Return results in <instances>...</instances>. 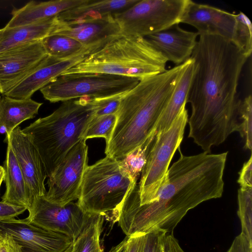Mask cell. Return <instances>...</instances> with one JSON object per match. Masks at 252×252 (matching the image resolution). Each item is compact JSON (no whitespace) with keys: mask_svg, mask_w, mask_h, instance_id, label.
Wrapping results in <instances>:
<instances>
[{"mask_svg":"<svg viewBox=\"0 0 252 252\" xmlns=\"http://www.w3.org/2000/svg\"><path fill=\"white\" fill-rule=\"evenodd\" d=\"M42 104L31 98L18 99L4 95L0 96V128L6 133V137L21 123L33 118Z\"/></svg>","mask_w":252,"mask_h":252,"instance_id":"603a6c76","label":"cell"},{"mask_svg":"<svg viewBox=\"0 0 252 252\" xmlns=\"http://www.w3.org/2000/svg\"><path fill=\"white\" fill-rule=\"evenodd\" d=\"M187 62L140 80L123 97L114 129L106 144L107 156L121 160L148 140H153L159 118Z\"/></svg>","mask_w":252,"mask_h":252,"instance_id":"3957f363","label":"cell"},{"mask_svg":"<svg viewBox=\"0 0 252 252\" xmlns=\"http://www.w3.org/2000/svg\"><path fill=\"white\" fill-rule=\"evenodd\" d=\"M127 238L128 236H126L118 245L112 248L108 252H124Z\"/></svg>","mask_w":252,"mask_h":252,"instance_id":"ab89813d","label":"cell"},{"mask_svg":"<svg viewBox=\"0 0 252 252\" xmlns=\"http://www.w3.org/2000/svg\"><path fill=\"white\" fill-rule=\"evenodd\" d=\"M193 71V63L188 60L175 89L163 110L154 132V137L168 130L179 114L186 100Z\"/></svg>","mask_w":252,"mask_h":252,"instance_id":"cb8c5ba5","label":"cell"},{"mask_svg":"<svg viewBox=\"0 0 252 252\" xmlns=\"http://www.w3.org/2000/svg\"><path fill=\"white\" fill-rule=\"evenodd\" d=\"M47 56L41 40L0 53V84L3 94L21 82Z\"/></svg>","mask_w":252,"mask_h":252,"instance_id":"5bb4252c","label":"cell"},{"mask_svg":"<svg viewBox=\"0 0 252 252\" xmlns=\"http://www.w3.org/2000/svg\"><path fill=\"white\" fill-rule=\"evenodd\" d=\"M65 252H73V244Z\"/></svg>","mask_w":252,"mask_h":252,"instance_id":"ee69618b","label":"cell"},{"mask_svg":"<svg viewBox=\"0 0 252 252\" xmlns=\"http://www.w3.org/2000/svg\"><path fill=\"white\" fill-rule=\"evenodd\" d=\"M139 0H86L77 6L56 16L58 20L74 22L102 18L123 11Z\"/></svg>","mask_w":252,"mask_h":252,"instance_id":"44dd1931","label":"cell"},{"mask_svg":"<svg viewBox=\"0 0 252 252\" xmlns=\"http://www.w3.org/2000/svg\"><path fill=\"white\" fill-rule=\"evenodd\" d=\"M0 252H23L21 245L10 234L4 233L0 243Z\"/></svg>","mask_w":252,"mask_h":252,"instance_id":"74e56055","label":"cell"},{"mask_svg":"<svg viewBox=\"0 0 252 252\" xmlns=\"http://www.w3.org/2000/svg\"><path fill=\"white\" fill-rule=\"evenodd\" d=\"M119 24L114 15L99 18L74 22L58 20L49 34H59L71 37L86 46L108 42L121 34Z\"/></svg>","mask_w":252,"mask_h":252,"instance_id":"e0dca14e","label":"cell"},{"mask_svg":"<svg viewBox=\"0 0 252 252\" xmlns=\"http://www.w3.org/2000/svg\"><path fill=\"white\" fill-rule=\"evenodd\" d=\"M41 41L48 56L59 58L72 56L88 47L71 37L59 34H49Z\"/></svg>","mask_w":252,"mask_h":252,"instance_id":"484cf974","label":"cell"},{"mask_svg":"<svg viewBox=\"0 0 252 252\" xmlns=\"http://www.w3.org/2000/svg\"><path fill=\"white\" fill-rule=\"evenodd\" d=\"M4 169L6 190L1 197L2 201L24 207L29 211L32 205L31 193L9 144H7Z\"/></svg>","mask_w":252,"mask_h":252,"instance_id":"ffe728a7","label":"cell"},{"mask_svg":"<svg viewBox=\"0 0 252 252\" xmlns=\"http://www.w3.org/2000/svg\"><path fill=\"white\" fill-rule=\"evenodd\" d=\"M198 36L197 32L185 30L176 24L144 37L167 62L179 65L190 59Z\"/></svg>","mask_w":252,"mask_h":252,"instance_id":"ac0fdd59","label":"cell"},{"mask_svg":"<svg viewBox=\"0 0 252 252\" xmlns=\"http://www.w3.org/2000/svg\"><path fill=\"white\" fill-rule=\"evenodd\" d=\"M235 22V14L190 0H188L180 22L195 28L199 36H218L230 41Z\"/></svg>","mask_w":252,"mask_h":252,"instance_id":"2e32d148","label":"cell"},{"mask_svg":"<svg viewBox=\"0 0 252 252\" xmlns=\"http://www.w3.org/2000/svg\"><path fill=\"white\" fill-rule=\"evenodd\" d=\"M226 252H252V242L241 233L235 238Z\"/></svg>","mask_w":252,"mask_h":252,"instance_id":"d590c367","label":"cell"},{"mask_svg":"<svg viewBox=\"0 0 252 252\" xmlns=\"http://www.w3.org/2000/svg\"><path fill=\"white\" fill-rule=\"evenodd\" d=\"M145 234H136L128 237L124 252H143Z\"/></svg>","mask_w":252,"mask_h":252,"instance_id":"8d00e7d4","label":"cell"},{"mask_svg":"<svg viewBox=\"0 0 252 252\" xmlns=\"http://www.w3.org/2000/svg\"><path fill=\"white\" fill-rule=\"evenodd\" d=\"M190 59L193 74L186 103L191 108L188 137L206 153L238 132L240 74L248 58L229 40L198 36Z\"/></svg>","mask_w":252,"mask_h":252,"instance_id":"6da1fadb","label":"cell"},{"mask_svg":"<svg viewBox=\"0 0 252 252\" xmlns=\"http://www.w3.org/2000/svg\"><path fill=\"white\" fill-rule=\"evenodd\" d=\"M151 143L147 142L118 160L120 165L128 173L131 178L137 181L145 164L148 149Z\"/></svg>","mask_w":252,"mask_h":252,"instance_id":"4dcf8cb0","label":"cell"},{"mask_svg":"<svg viewBox=\"0 0 252 252\" xmlns=\"http://www.w3.org/2000/svg\"><path fill=\"white\" fill-rule=\"evenodd\" d=\"M27 208L3 201L0 202V221L14 219L23 214Z\"/></svg>","mask_w":252,"mask_h":252,"instance_id":"836d02e7","label":"cell"},{"mask_svg":"<svg viewBox=\"0 0 252 252\" xmlns=\"http://www.w3.org/2000/svg\"><path fill=\"white\" fill-rule=\"evenodd\" d=\"M252 157L251 155L249 159L245 162L239 172V176L237 181L240 189H246L252 188Z\"/></svg>","mask_w":252,"mask_h":252,"instance_id":"e575fe53","label":"cell"},{"mask_svg":"<svg viewBox=\"0 0 252 252\" xmlns=\"http://www.w3.org/2000/svg\"><path fill=\"white\" fill-rule=\"evenodd\" d=\"M104 216L100 214H90L83 231L73 241V252H103L100 237Z\"/></svg>","mask_w":252,"mask_h":252,"instance_id":"d4e9b609","label":"cell"},{"mask_svg":"<svg viewBox=\"0 0 252 252\" xmlns=\"http://www.w3.org/2000/svg\"><path fill=\"white\" fill-rule=\"evenodd\" d=\"M56 16L34 23L1 29L0 53L15 47L42 40L52 31Z\"/></svg>","mask_w":252,"mask_h":252,"instance_id":"7402d4cb","label":"cell"},{"mask_svg":"<svg viewBox=\"0 0 252 252\" xmlns=\"http://www.w3.org/2000/svg\"><path fill=\"white\" fill-rule=\"evenodd\" d=\"M5 176V171L4 167L0 166V187Z\"/></svg>","mask_w":252,"mask_h":252,"instance_id":"60d3db41","label":"cell"},{"mask_svg":"<svg viewBox=\"0 0 252 252\" xmlns=\"http://www.w3.org/2000/svg\"><path fill=\"white\" fill-rule=\"evenodd\" d=\"M166 232L157 229L145 234L143 252H160L162 241Z\"/></svg>","mask_w":252,"mask_h":252,"instance_id":"d6a6232c","label":"cell"},{"mask_svg":"<svg viewBox=\"0 0 252 252\" xmlns=\"http://www.w3.org/2000/svg\"><path fill=\"white\" fill-rule=\"evenodd\" d=\"M117 121V115L111 114L94 117L89 124L83 139L102 137L106 144L110 140Z\"/></svg>","mask_w":252,"mask_h":252,"instance_id":"f546056e","label":"cell"},{"mask_svg":"<svg viewBox=\"0 0 252 252\" xmlns=\"http://www.w3.org/2000/svg\"><path fill=\"white\" fill-rule=\"evenodd\" d=\"M238 204L241 233L252 242V188L238 189Z\"/></svg>","mask_w":252,"mask_h":252,"instance_id":"f1b7e54d","label":"cell"},{"mask_svg":"<svg viewBox=\"0 0 252 252\" xmlns=\"http://www.w3.org/2000/svg\"><path fill=\"white\" fill-rule=\"evenodd\" d=\"M4 236V233L0 229V243L2 241Z\"/></svg>","mask_w":252,"mask_h":252,"instance_id":"7bdbcfd3","label":"cell"},{"mask_svg":"<svg viewBox=\"0 0 252 252\" xmlns=\"http://www.w3.org/2000/svg\"><path fill=\"white\" fill-rule=\"evenodd\" d=\"M1 29L0 30V34H1Z\"/></svg>","mask_w":252,"mask_h":252,"instance_id":"bcb514c9","label":"cell"},{"mask_svg":"<svg viewBox=\"0 0 252 252\" xmlns=\"http://www.w3.org/2000/svg\"><path fill=\"white\" fill-rule=\"evenodd\" d=\"M0 94H3V91L1 85L0 84Z\"/></svg>","mask_w":252,"mask_h":252,"instance_id":"f6af8a7d","label":"cell"},{"mask_svg":"<svg viewBox=\"0 0 252 252\" xmlns=\"http://www.w3.org/2000/svg\"><path fill=\"white\" fill-rule=\"evenodd\" d=\"M236 22L231 42L248 59L252 52V25L243 12L235 14Z\"/></svg>","mask_w":252,"mask_h":252,"instance_id":"4316f807","label":"cell"},{"mask_svg":"<svg viewBox=\"0 0 252 252\" xmlns=\"http://www.w3.org/2000/svg\"><path fill=\"white\" fill-rule=\"evenodd\" d=\"M140 81L136 77L99 73L61 75L40 90L51 102L82 97L102 98L128 93Z\"/></svg>","mask_w":252,"mask_h":252,"instance_id":"ba28073f","label":"cell"},{"mask_svg":"<svg viewBox=\"0 0 252 252\" xmlns=\"http://www.w3.org/2000/svg\"><path fill=\"white\" fill-rule=\"evenodd\" d=\"M14 154L31 193L32 205L47 192L44 182L47 177L36 148L19 126L5 137Z\"/></svg>","mask_w":252,"mask_h":252,"instance_id":"9a60e30c","label":"cell"},{"mask_svg":"<svg viewBox=\"0 0 252 252\" xmlns=\"http://www.w3.org/2000/svg\"><path fill=\"white\" fill-rule=\"evenodd\" d=\"M160 252H162V249H161V251H160Z\"/></svg>","mask_w":252,"mask_h":252,"instance_id":"7dc6e473","label":"cell"},{"mask_svg":"<svg viewBox=\"0 0 252 252\" xmlns=\"http://www.w3.org/2000/svg\"><path fill=\"white\" fill-rule=\"evenodd\" d=\"M82 139L66 154L48 177V190L44 197L64 206L78 199L84 173L88 166V148Z\"/></svg>","mask_w":252,"mask_h":252,"instance_id":"30bf717a","label":"cell"},{"mask_svg":"<svg viewBox=\"0 0 252 252\" xmlns=\"http://www.w3.org/2000/svg\"><path fill=\"white\" fill-rule=\"evenodd\" d=\"M238 114L239 120L238 132L243 140L244 148H252V97L249 95L243 100H239Z\"/></svg>","mask_w":252,"mask_h":252,"instance_id":"83f0119b","label":"cell"},{"mask_svg":"<svg viewBox=\"0 0 252 252\" xmlns=\"http://www.w3.org/2000/svg\"><path fill=\"white\" fill-rule=\"evenodd\" d=\"M186 106H183L169 128L156 135L149 146L138 184L140 205L154 202L167 183L170 163L180 147L188 123Z\"/></svg>","mask_w":252,"mask_h":252,"instance_id":"52a82bcc","label":"cell"},{"mask_svg":"<svg viewBox=\"0 0 252 252\" xmlns=\"http://www.w3.org/2000/svg\"><path fill=\"white\" fill-rule=\"evenodd\" d=\"M167 62L144 37L121 33L62 75L99 73L141 80L166 71Z\"/></svg>","mask_w":252,"mask_h":252,"instance_id":"5b68a950","label":"cell"},{"mask_svg":"<svg viewBox=\"0 0 252 252\" xmlns=\"http://www.w3.org/2000/svg\"><path fill=\"white\" fill-rule=\"evenodd\" d=\"M126 94L102 98H94L96 104L94 117L116 114L121 101Z\"/></svg>","mask_w":252,"mask_h":252,"instance_id":"1f68e13d","label":"cell"},{"mask_svg":"<svg viewBox=\"0 0 252 252\" xmlns=\"http://www.w3.org/2000/svg\"><path fill=\"white\" fill-rule=\"evenodd\" d=\"M189 0H139L114 14L121 34L145 37L179 24Z\"/></svg>","mask_w":252,"mask_h":252,"instance_id":"9c48e42d","label":"cell"},{"mask_svg":"<svg viewBox=\"0 0 252 252\" xmlns=\"http://www.w3.org/2000/svg\"><path fill=\"white\" fill-rule=\"evenodd\" d=\"M161 249L162 252H185L173 234H166L164 236Z\"/></svg>","mask_w":252,"mask_h":252,"instance_id":"f35d334b","label":"cell"},{"mask_svg":"<svg viewBox=\"0 0 252 252\" xmlns=\"http://www.w3.org/2000/svg\"><path fill=\"white\" fill-rule=\"evenodd\" d=\"M96 109L94 98L82 97L65 101L51 114L22 129L38 151L47 177L68 151L83 139Z\"/></svg>","mask_w":252,"mask_h":252,"instance_id":"277c9868","label":"cell"},{"mask_svg":"<svg viewBox=\"0 0 252 252\" xmlns=\"http://www.w3.org/2000/svg\"><path fill=\"white\" fill-rule=\"evenodd\" d=\"M28 211L26 220L30 223L63 234L73 241L83 231L90 216L77 202L62 206L47 200L44 196L38 198Z\"/></svg>","mask_w":252,"mask_h":252,"instance_id":"8fae6325","label":"cell"},{"mask_svg":"<svg viewBox=\"0 0 252 252\" xmlns=\"http://www.w3.org/2000/svg\"><path fill=\"white\" fill-rule=\"evenodd\" d=\"M104 44V43H100L88 46L67 58H59L48 55L21 82L3 95L18 99L31 98L35 92L83 61L90 54Z\"/></svg>","mask_w":252,"mask_h":252,"instance_id":"7c38bea8","label":"cell"},{"mask_svg":"<svg viewBox=\"0 0 252 252\" xmlns=\"http://www.w3.org/2000/svg\"><path fill=\"white\" fill-rule=\"evenodd\" d=\"M86 0L31 1L12 11V17L5 28H10L34 23L55 17L60 13L84 3Z\"/></svg>","mask_w":252,"mask_h":252,"instance_id":"d6986e66","label":"cell"},{"mask_svg":"<svg viewBox=\"0 0 252 252\" xmlns=\"http://www.w3.org/2000/svg\"><path fill=\"white\" fill-rule=\"evenodd\" d=\"M136 183L118 160L106 156L86 169L77 203L85 213L106 216L122 203Z\"/></svg>","mask_w":252,"mask_h":252,"instance_id":"8992f818","label":"cell"},{"mask_svg":"<svg viewBox=\"0 0 252 252\" xmlns=\"http://www.w3.org/2000/svg\"><path fill=\"white\" fill-rule=\"evenodd\" d=\"M134 187H137V188H138V189H139V186H138V184H136L135 185H134V186H133V187L131 189H132V188H134ZM118 207H119V206H118ZM118 207H117V208H118ZM117 208H116V209H117ZM115 210H114V211L112 212V213H111V220H112V221H113V215L114 211Z\"/></svg>","mask_w":252,"mask_h":252,"instance_id":"b9f144b4","label":"cell"},{"mask_svg":"<svg viewBox=\"0 0 252 252\" xmlns=\"http://www.w3.org/2000/svg\"><path fill=\"white\" fill-rule=\"evenodd\" d=\"M0 229L13 237L23 252H65L73 243L66 235L36 226L26 219L0 221Z\"/></svg>","mask_w":252,"mask_h":252,"instance_id":"4fadbf2b","label":"cell"},{"mask_svg":"<svg viewBox=\"0 0 252 252\" xmlns=\"http://www.w3.org/2000/svg\"><path fill=\"white\" fill-rule=\"evenodd\" d=\"M180 156L169 168L167 183L156 200L140 205L139 194L129 192L117 208L115 218L126 236L157 229L173 234L187 212L202 202L221 197L227 152H203Z\"/></svg>","mask_w":252,"mask_h":252,"instance_id":"7a4b0ae2","label":"cell"}]
</instances>
